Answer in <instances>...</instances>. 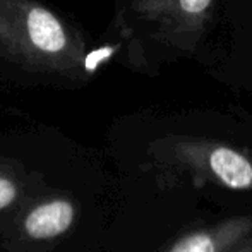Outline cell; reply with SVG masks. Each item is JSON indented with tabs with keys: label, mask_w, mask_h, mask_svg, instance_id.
I'll use <instances>...</instances> for the list:
<instances>
[{
	"label": "cell",
	"mask_w": 252,
	"mask_h": 252,
	"mask_svg": "<svg viewBox=\"0 0 252 252\" xmlns=\"http://www.w3.org/2000/svg\"><path fill=\"white\" fill-rule=\"evenodd\" d=\"M139 173L218 206L252 204V113L240 105L148 113L132 136Z\"/></svg>",
	"instance_id": "6da1fadb"
},
{
	"label": "cell",
	"mask_w": 252,
	"mask_h": 252,
	"mask_svg": "<svg viewBox=\"0 0 252 252\" xmlns=\"http://www.w3.org/2000/svg\"><path fill=\"white\" fill-rule=\"evenodd\" d=\"M220 21V0H117L113 26L126 65L158 76L172 63H204Z\"/></svg>",
	"instance_id": "7a4b0ae2"
},
{
	"label": "cell",
	"mask_w": 252,
	"mask_h": 252,
	"mask_svg": "<svg viewBox=\"0 0 252 252\" xmlns=\"http://www.w3.org/2000/svg\"><path fill=\"white\" fill-rule=\"evenodd\" d=\"M0 52L38 72L84 76L86 43L36 0H0Z\"/></svg>",
	"instance_id": "3957f363"
},
{
	"label": "cell",
	"mask_w": 252,
	"mask_h": 252,
	"mask_svg": "<svg viewBox=\"0 0 252 252\" xmlns=\"http://www.w3.org/2000/svg\"><path fill=\"white\" fill-rule=\"evenodd\" d=\"M252 232V204H208L151 252H223Z\"/></svg>",
	"instance_id": "277c9868"
},
{
	"label": "cell",
	"mask_w": 252,
	"mask_h": 252,
	"mask_svg": "<svg viewBox=\"0 0 252 252\" xmlns=\"http://www.w3.org/2000/svg\"><path fill=\"white\" fill-rule=\"evenodd\" d=\"M76 204L65 197L41 201L24 215L23 230L33 240H50L65 233L76 221Z\"/></svg>",
	"instance_id": "5b68a950"
},
{
	"label": "cell",
	"mask_w": 252,
	"mask_h": 252,
	"mask_svg": "<svg viewBox=\"0 0 252 252\" xmlns=\"http://www.w3.org/2000/svg\"><path fill=\"white\" fill-rule=\"evenodd\" d=\"M206 72L215 77L218 83L225 84L226 88L244 93L252 98V67L239 65V63L225 62V60L209 59L204 63Z\"/></svg>",
	"instance_id": "8992f818"
},
{
	"label": "cell",
	"mask_w": 252,
	"mask_h": 252,
	"mask_svg": "<svg viewBox=\"0 0 252 252\" xmlns=\"http://www.w3.org/2000/svg\"><path fill=\"white\" fill-rule=\"evenodd\" d=\"M209 59H218L225 60V62L239 63V65L252 67V33L228 31L225 45L218 50L209 52L206 62Z\"/></svg>",
	"instance_id": "52a82bcc"
},
{
	"label": "cell",
	"mask_w": 252,
	"mask_h": 252,
	"mask_svg": "<svg viewBox=\"0 0 252 252\" xmlns=\"http://www.w3.org/2000/svg\"><path fill=\"white\" fill-rule=\"evenodd\" d=\"M220 5L228 31L252 33V0H220Z\"/></svg>",
	"instance_id": "ba28073f"
},
{
	"label": "cell",
	"mask_w": 252,
	"mask_h": 252,
	"mask_svg": "<svg viewBox=\"0 0 252 252\" xmlns=\"http://www.w3.org/2000/svg\"><path fill=\"white\" fill-rule=\"evenodd\" d=\"M19 184L14 177L0 173V213L7 209L19 197Z\"/></svg>",
	"instance_id": "9c48e42d"
},
{
	"label": "cell",
	"mask_w": 252,
	"mask_h": 252,
	"mask_svg": "<svg viewBox=\"0 0 252 252\" xmlns=\"http://www.w3.org/2000/svg\"><path fill=\"white\" fill-rule=\"evenodd\" d=\"M223 252H252V232L247 233L244 239H240L239 242H235L232 247H228Z\"/></svg>",
	"instance_id": "30bf717a"
}]
</instances>
